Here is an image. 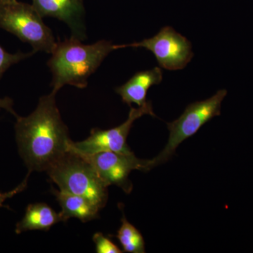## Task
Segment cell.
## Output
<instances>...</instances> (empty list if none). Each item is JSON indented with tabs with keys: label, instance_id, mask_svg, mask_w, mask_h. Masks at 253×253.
I'll return each instance as SVG.
<instances>
[{
	"label": "cell",
	"instance_id": "obj_1",
	"mask_svg": "<svg viewBox=\"0 0 253 253\" xmlns=\"http://www.w3.org/2000/svg\"><path fill=\"white\" fill-rule=\"evenodd\" d=\"M56 94L51 92L42 96L31 115L16 118L18 151L29 173L46 172L69 152L72 140L56 106Z\"/></svg>",
	"mask_w": 253,
	"mask_h": 253
},
{
	"label": "cell",
	"instance_id": "obj_2",
	"mask_svg": "<svg viewBox=\"0 0 253 253\" xmlns=\"http://www.w3.org/2000/svg\"><path fill=\"white\" fill-rule=\"evenodd\" d=\"M118 49L119 45H115L111 41L84 44L71 37L57 42L47 62L52 73V92L56 94L66 84L80 89L86 87L91 75L111 51Z\"/></svg>",
	"mask_w": 253,
	"mask_h": 253
},
{
	"label": "cell",
	"instance_id": "obj_3",
	"mask_svg": "<svg viewBox=\"0 0 253 253\" xmlns=\"http://www.w3.org/2000/svg\"><path fill=\"white\" fill-rule=\"evenodd\" d=\"M46 172L60 191L86 198L100 210L107 204L109 186L81 155L69 151Z\"/></svg>",
	"mask_w": 253,
	"mask_h": 253
},
{
	"label": "cell",
	"instance_id": "obj_4",
	"mask_svg": "<svg viewBox=\"0 0 253 253\" xmlns=\"http://www.w3.org/2000/svg\"><path fill=\"white\" fill-rule=\"evenodd\" d=\"M0 28L31 44L35 52L51 54L57 42L33 4L17 0L0 6Z\"/></svg>",
	"mask_w": 253,
	"mask_h": 253
},
{
	"label": "cell",
	"instance_id": "obj_5",
	"mask_svg": "<svg viewBox=\"0 0 253 253\" xmlns=\"http://www.w3.org/2000/svg\"><path fill=\"white\" fill-rule=\"evenodd\" d=\"M226 94V89H221L209 99L189 104L180 117L168 123L169 139L161 154L151 160L152 167L168 161L183 141L194 136L213 118L219 116L221 102Z\"/></svg>",
	"mask_w": 253,
	"mask_h": 253
},
{
	"label": "cell",
	"instance_id": "obj_6",
	"mask_svg": "<svg viewBox=\"0 0 253 253\" xmlns=\"http://www.w3.org/2000/svg\"><path fill=\"white\" fill-rule=\"evenodd\" d=\"M129 116L126 122L112 129H103L94 128L91 129L90 136L84 141L79 142L71 141L69 151L81 156H89L104 151H112L119 154H131L132 151L126 144L131 126L136 120L144 115L156 117L153 111L152 103L147 101L138 109L130 106Z\"/></svg>",
	"mask_w": 253,
	"mask_h": 253
},
{
	"label": "cell",
	"instance_id": "obj_7",
	"mask_svg": "<svg viewBox=\"0 0 253 253\" xmlns=\"http://www.w3.org/2000/svg\"><path fill=\"white\" fill-rule=\"evenodd\" d=\"M127 46L143 47L151 51L159 66L168 71L184 69L194 56L192 45L189 40L170 26L161 28L153 38L119 45L120 49Z\"/></svg>",
	"mask_w": 253,
	"mask_h": 253
},
{
	"label": "cell",
	"instance_id": "obj_8",
	"mask_svg": "<svg viewBox=\"0 0 253 253\" xmlns=\"http://www.w3.org/2000/svg\"><path fill=\"white\" fill-rule=\"evenodd\" d=\"M81 156L90 163L95 172L106 186H119L126 194H129L132 189V184L129 179L131 171L149 172L153 168L151 160L139 159L133 152L119 154L104 151Z\"/></svg>",
	"mask_w": 253,
	"mask_h": 253
},
{
	"label": "cell",
	"instance_id": "obj_9",
	"mask_svg": "<svg viewBox=\"0 0 253 253\" xmlns=\"http://www.w3.org/2000/svg\"><path fill=\"white\" fill-rule=\"evenodd\" d=\"M33 6L42 17L51 16L66 23L72 31L73 38L85 39L83 0H33Z\"/></svg>",
	"mask_w": 253,
	"mask_h": 253
},
{
	"label": "cell",
	"instance_id": "obj_10",
	"mask_svg": "<svg viewBox=\"0 0 253 253\" xmlns=\"http://www.w3.org/2000/svg\"><path fill=\"white\" fill-rule=\"evenodd\" d=\"M162 81V71L160 68L155 67L135 73L126 83L116 88V91L128 106L136 104L141 106L147 101L146 96L150 88L159 84Z\"/></svg>",
	"mask_w": 253,
	"mask_h": 253
},
{
	"label": "cell",
	"instance_id": "obj_11",
	"mask_svg": "<svg viewBox=\"0 0 253 253\" xmlns=\"http://www.w3.org/2000/svg\"><path fill=\"white\" fill-rule=\"evenodd\" d=\"M51 191L61 206L59 214L63 222L72 217L77 218L83 223L99 218V208L86 198L54 188Z\"/></svg>",
	"mask_w": 253,
	"mask_h": 253
},
{
	"label": "cell",
	"instance_id": "obj_12",
	"mask_svg": "<svg viewBox=\"0 0 253 253\" xmlns=\"http://www.w3.org/2000/svg\"><path fill=\"white\" fill-rule=\"evenodd\" d=\"M62 221L59 213H56L44 203L28 205L23 219L16 226V234L28 231H49L51 226Z\"/></svg>",
	"mask_w": 253,
	"mask_h": 253
},
{
	"label": "cell",
	"instance_id": "obj_13",
	"mask_svg": "<svg viewBox=\"0 0 253 253\" xmlns=\"http://www.w3.org/2000/svg\"><path fill=\"white\" fill-rule=\"evenodd\" d=\"M122 224L118 231L116 237L119 240L123 249V252L131 253H144V238L139 230L130 224L123 216Z\"/></svg>",
	"mask_w": 253,
	"mask_h": 253
},
{
	"label": "cell",
	"instance_id": "obj_14",
	"mask_svg": "<svg viewBox=\"0 0 253 253\" xmlns=\"http://www.w3.org/2000/svg\"><path fill=\"white\" fill-rule=\"evenodd\" d=\"M34 53H36L34 51L29 53L18 51L16 54H10L0 45V79L11 66L27 58L31 57Z\"/></svg>",
	"mask_w": 253,
	"mask_h": 253
},
{
	"label": "cell",
	"instance_id": "obj_15",
	"mask_svg": "<svg viewBox=\"0 0 253 253\" xmlns=\"http://www.w3.org/2000/svg\"><path fill=\"white\" fill-rule=\"evenodd\" d=\"M93 241L96 246L97 253H122V250L118 248L112 241H111L102 233H95L93 236Z\"/></svg>",
	"mask_w": 253,
	"mask_h": 253
},
{
	"label": "cell",
	"instance_id": "obj_16",
	"mask_svg": "<svg viewBox=\"0 0 253 253\" xmlns=\"http://www.w3.org/2000/svg\"><path fill=\"white\" fill-rule=\"evenodd\" d=\"M28 176H29V174L26 176V179L23 180V182L20 184L17 187L15 188L14 189L8 191V192L0 193V207L3 206V204L6 200L14 197L15 195L19 194V193L22 192L23 190L26 189V188L27 187Z\"/></svg>",
	"mask_w": 253,
	"mask_h": 253
},
{
	"label": "cell",
	"instance_id": "obj_17",
	"mask_svg": "<svg viewBox=\"0 0 253 253\" xmlns=\"http://www.w3.org/2000/svg\"><path fill=\"white\" fill-rule=\"evenodd\" d=\"M13 104H14V102L11 98L5 97L0 99V109L6 110L8 112L14 115L15 117L17 118L18 116L13 109Z\"/></svg>",
	"mask_w": 253,
	"mask_h": 253
},
{
	"label": "cell",
	"instance_id": "obj_18",
	"mask_svg": "<svg viewBox=\"0 0 253 253\" xmlns=\"http://www.w3.org/2000/svg\"><path fill=\"white\" fill-rule=\"evenodd\" d=\"M16 1V0H0V6H2V5L9 4L10 2H12V1Z\"/></svg>",
	"mask_w": 253,
	"mask_h": 253
}]
</instances>
